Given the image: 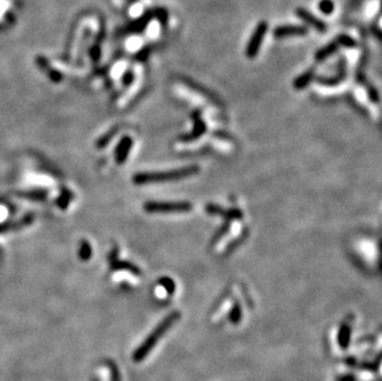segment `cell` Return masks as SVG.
Instances as JSON below:
<instances>
[{"label": "cell", "instance_id": "cell-13", "mask_svg": "<svg viewBox=\"0 0 382 381\" xmlns=\"http://www.w3.org/2000/svg\"><path fill=\"white\" fill-rule=\"evenodd\" d=\"M335 42H337L339 46H343V47H348V48H354L358 46V42H356L355 39L348 34L338 35L337 39H335Z\"/></svg>", "mask_w": 382, "mask_h": 381}, {"label": "cell", "instance_id": "cell-2", "mask_svg": "<svg viewBox=\"0 0 382 381\" xmlns=\"http://www.w3.org/2000/svg\"><path fill=\"white\" fill-rule=\"evenodd\" d=\"M199 169L197 166L183 167V169H172L167 172L160 173H137L134 176L135 185H148V183H157L165 182V181L179 180V178L190 177V176L198 173Z\"/></svg>", "mask_w": 382, "mask_h": 381}, {"label": "cell", "instance_id": "cell-29", "mask_svg": "<svg viewBox=\"0 0 382 381\" xmlns=\"http://www.w3.org/2000/svg\"><path fill=\"white\" fill-rule=\"evenodd\" d=\"M339 381H356V379L353 375H345L343 378H340Z\"/></svg>", "mask_w": 382, "mask_h": 381}, {"label": "cell", "instance_id": "cell-23", "mask_svg": "<svg viewBox=\"0 0 382 381\" xmlns=\"http://www.w3.org/2000/svg\"><path fill=\"white\" fill-rule=\"evenodd\" d=\"M89 56L93 62H98L102 56V50H100L99 45H93L89 50Z\"/></svg>", "mask_w": 382, "mask_h": 381}, {"label": "cell", "instance_id": "cell-14", "mask_svg": "<svg viewBox=\"0 0 382 381\" xmlns=\"http://www.w3.org/2000/svg\"><path fill=\"white\" fill-rule=\"evenodd\" d=\"M153 18L157 19V21L162 27H166L169 24V11L166 8H156L153 9Z\"/></svg>", "mask_w": 382, "mask_h": 381}, {"label": "cell", "instance_id": "cell-24", "mask_svg": "<svg viewBox=\"0 0 382 381\" xmlns=\"http://www.w3.org/2000/svg\"><path fill=\"white\" fill-rule=\"evenodd\" d=\"M160 283L165 287V290H166L167 292H170V294H173L174 291V282L171 280V278H161Z\"/></svg>", "mask_w": 382, "mask_h": 381}, {"label": "cell", "instance_id": "cell-6", "mask_svg": "<svg viewBox=\"0 0 382 381\" xmlns=\"http://www.w3.org/2000/svg\"><path fill=\"white\" fill-rule=\"evenodd\" d=\"M153 19V10H146L145 13L141 16L136 18L135 20L129 22V25L127 26V34H141L146 30V27L150 25L151 20Z\"/></svg>", "mask_w": 382, "mask_h": 381}, {"label": "cell", "instance_id": "cell-15", "mask_svg": "<svg viewBox=\"0 0 382 381\" xmlns=\"http://www.w3.org/2000/svg\"><path fill=\"white\" fill-rule=\"evenodd\" d=\"M19 196L26 197V198H31V199H34V201H43V199H45L46 197L48 196V193H47V190H30V192H20V193H19Z\"/></svg>", "mask_w": 382, "mask_h": 381}, {"label": "cell", "instance_id": "cell-5", "mask_svg": "<svg viewBox=\"0 0 382 381\" xmlns=\"http://www.w3.org/2000/svg\"><path fill=\"white\" fill-rule=\"evenodd\" d=\"M308 34V27L303 25H279L274 30V36L276 39H285L292 36H306Z\"/></svg>", "mask_w": 382, "mask_h": 381}, {"label": "cell", "instance_id": "cell-11", "mask_svg": "<svg viewBox=\"0 0 382 381\" xmlns=\"http://www.w3.org/2000/svg\"><path fill=\"white\" fill-rule=\"evenodd\" d=\"M110 264H111V269H113V270H127V271H130V273L135 274V275H139L140 274L139 269H137L136 266H134L132 264H130V262L116 261V260L114 259V260H111Z\"/></svg>", "mask_w": 382, "mask_h": 381}, {"label": "cell", "instance_id": "cell-20", "mask_svg": "<svg viewBox=\"0 0 382 381\" xmlns=\"http://www.w3.org/2000/svg\"><path fill=\"white\" fill-rule=\"evenodd\" d=\"M46 72H47L50 80L52 81V82H55V83H60L62 81V78H64V76H62L61 72L57 71V69L51 68V67Z\"/></svg>", "mask_w": 382, "mask_h": 381}, {"label": "cell", "instance_id": "cell-16", "mask_svg": "<svg viewBox=\"0 0 382 381\" xmlns=\"http://www.w3.org/2000/svg\"><path fill=\"white\" fill-rule=\"evenodd\" d=\"M79 259L82 261H88L92 257V246L87 240H82L81 246H79Z\"/></svg>", "mask_w": 382, "mask_h": 381}, {"label": "cell", "instance_id": "cell-10", "mask_svg": "<svg viewBox=\"0 0 382 381\" xmlns=\"http://www.w3.org/2000/svg\"><path fill=\"white\" fill-rule=\"evenodd\" d=\"M338 48H339V45H338L335 41H333V42L328 43L327 46H324V47H321L319 48L318 51H317L316 53V60L318 62H321V61H324L325 59H328L329 56H332L333 53H335L338 51Z\"/></svg>", "mask_w": 382, "mask_h": 381}, {"label": "cell", "instance_id": "cell-18", "mask_svg": "<svg viewBox=\"0 0 382 381\" xmlns=\"http://www.w3.org/2000/svg\"><path fill=\"white\" fill-rule=\"evenodd\" d=\"M116 134H118V127H115V129L110 130V131H109L108 134H106V135H103V136H102V138L99 139V140H98L97 148H106V146L108 145L109 143H110L111 139H113L114 136L116 135Z\"/></svg>", "mask_w": 382, "mask_h": 381}, {"label": "cell", "instance_id": "cell-22", "mask_svg": "<svg viewBox=\"0 0 382 381\" xmlns=\"http://www.w3.org/2000/svg\"><path fill=\"white\" fill-rule=\"evenodd\" d=\"M151 53V46H145V47H143L141 50L137 52L136 55V60H139V61H143L145 62L146 60L149 59V56H150Z\"/></svg>", "mask_w": 382, "mask_h": 381}, {"label": "cell", "instance_id": "cell-4", "mask_svg": "<svg viewBox=\"0 0 382 381\" xmlns=\"http://www.w3.org/2000/svg\"><path fill=\"white\" fill-rule=\"evenodd\" d=\"M267 31H269V24H267V21H264V20H262V21L258 22L257 26H256L255 30H254L253 35H251L250 40H249L248 42V46H246L245 52L249 59H254V57L257 56Z\"/></svg>", "mask_w": 382, "mask_h": 381}, {"label": "cell", "instance_id": "cell-12", "mask_svg": "<svg viewBox=\"0 0 382 381\" xmlns=\"http://www.w3.org/2000/svg\"><path fill=\"white\" fill-rule=\"evenodd\" d=\"M313 77H314V71L313 69H309V71H307L306 73L300 74L299 77L295 81V87L297 88V89L306 88L307 85L312 82Z\"/></svg>", "mask_w": 382, "mask_h": 381}, {"label": "cell", "instance_id": "cell-8", "mask_svg": "<svg viewBox=\"0 0 382 381\" xmlns=\"http://www.w3.org/2000/svg\"><path fill=\"white\" fill-rule=\"evenodd\" d=\"M131 146H132V139L130 138V136H125V138H123L122 140H120V143L118 144L115 150V159L119 165L124 164L125 160L127 159L130 150H131Z\"/></svg>", "mask_w": 382, "mask_h": 381}, {"label": "cell", "instance_id": "cell-9", "mask_svg": "<svg viewBox=\"0 0 382 381\" xmlns=\"http://www.w3.org/2000/svg\"><path fill=\"white\" fill-rule=\"evenodd\" d=\"M350 336H351V328L348 323H343L340 326L339 334H338V341H339V345L343 349H346L349 347V343H350Z\"/></svg>", "mask_w": 382, "mask_h": 381}, {"label": "cell", "instance_id": "cell-27", "mask_svg": "<svg viewBox=\"0 0 382 381\" xmlns=\"http://www.w3.org/2000/svg\"><path fill=\"white\" fill-rule=\"evenodd\" d=\"M371 30H372V32H374L375 36H376L377 40L381 41V29H380V27L377 26V25H372Z\"/></svg>", "mask_w": 382, "mask_h": 381}, {"label": "cell", "instance_id": "cell-28", "mask_svg": "<svg viewBox=\"0 0 382 381\" xmlns=\"http://www.w3.org/2000/svg\"><path fill=\"white\" fill-rule=\"evenodd\" d=\"M111 381H120V376H119L116 366H111Z\"/></svg>", "mask_w": 382, "mask_h": 381}, {"label": "cell", "instance_id": "cell-19", "mask_svg": "<svg viewBox=\"0 0 382 381\" xmlns=\"http://www.w3.org/2000/svg\"><path fill=\"white\" fill-rule=\"evenodd\" d=\"M69 201H71V193L66 190V192H62V196L57 199V206L61 209H66L68 207Z\"/></svg>", "mask_w": 382, "mask_h": 381}, {"label": "cell", "instance_id": "cell-31", "mask_svg": "<svg viewBox=\"0 0 382 381\" xmlns=\"http://www.w3.org/2000/svg\"><path fill=\"white\" fill-rule=\"evenodd\" d=\"M129 1H131V3H134V1H136V0H129Z\"/></svg>", "mask_w": 382, "mask_h": 381}, {"label": "cell", "instance_id": "cell-17", "mask_svg": "<svg viewBox=\"0 0 382 381\" xmlns=\"http://www.w3.org/2000/svg\"><path fill=\"white\" fill-rule=\"evenodd\" d=\"M319 11L324 15H332L333 11H334L335 5L333 0H320L318 4Z\"/></svg>", "mask_w": 382, "mask_h": 381}, {"label": "cell", "instance_id": "cell-1", "mask_svg": "<svg viewBox=\"0 0 382 381\" xmlns=\"http://www.w3.org/2000/svg\"><path fill=\"white\" fill-rule=\"evenodd\" d=\"M178 318H179L178 312L171 313L169 317L165 318V319L162 320V322H161L155 329H153L152 333H151L150 336H149L148 338L145 339V341H144L143 344L137 348L136 352H135L134 355H132V360H134L135 363H140V361H143V360L145 359V358L148 357L149 354H150V352L152 350V348L155 347L156 344H157V341L160 340L161 337L164 336V334L166 333L167 331H169L170 327H171L172 324H173V323L176 322L177 319H178Z\"/></svg>", "mask_w": 382, "mask_h": 381}, {"label": "cell", "instance_id": "cell-7", "mask_svg": "<svg viewBox=\"0 0 382 381\" xmlns=\"http://www.w3.org/2000/svg\"><path fill=\"white\" fill-rule=\"evenodd\" d=\"M296 15H297L300 20H303L304 22L313 26L318 32H325L328 30L327 24L319 18H317L316 15H313V14L307 10V9L297 8L296 9Z\"/></svg>", "mask_w": 382, "mask_h": 381}, {"label": "cell", "instance_id": "cell-21", "mask_svg": "<svg viewBox=\"0 0 382 381\" xmlns=\"http://www.w3.org/2000/svg\"><path fill=\"white\" fill-rule=\"evenodd\" d=\"M241 319V310H240L239 304H235L234 308L232 311V315H230V322L234 323V324H237Z\"/></svg>", "mask_w": 382, "mask_h": 381}, {"label": "cell", "instance_id": "cell-30", "mask_svg": "<svg viewBox=\"0 0 382 381\" xmlns=\"http://www.w3.org/2000/svg\"><path fill=\"white\" fill-rule=\"evenodd\" d=\"M5 19H9V20H10V24H14V22H15V16H14L10 11H8V13L5 14Z\"/></svg>", "mask_w": 382, "mask_h": 381}, {"label": "cell", "instance_id": "cell-25", "mask_svg": "<svg viewBox=\"0 0 382 381\" xmlns=\"http://www.w3.org/2000/svg\"><path fill=\"white\" fill-rule=\"evenodd\" d=\"M36 64L42 69V71H47V69L50 68V62H48V60L46 59V57H43V56H39V57H37Z\"/></svg>", "mask_w": 382, "mask_h": 381}, {"label": "cell", "instance_id": "cell-26", "mask_svg": "<svg viewBox=\"0 0 382 381\" xmlns=\"http://www.w3.org/2000/svg\"><path fill=\"white\" fill-rule=\"evenodd\" d=\"M134 73H132L131 71H127L124 73V76H123V85H124L125 87H127V85H130L134 82Z\"/></svg>", "mask_w": 382, "mask_h": 381}, {"label": "cell", "instance_id": "cell-3", "mask_svg": "<svg viewBox=\"0 0 382 381\" xmlns=\"http://www.w3.org/2000/svg\"><path fill=\"white\" fill-rule=\"evenodd\" d=\"M146 212L149 213H183L190 212L192 204L187 202H177V203H158V202H149L144 206Z\"/></svg>", "mask_w": 382, "mask_h": 381}]
</instances>
